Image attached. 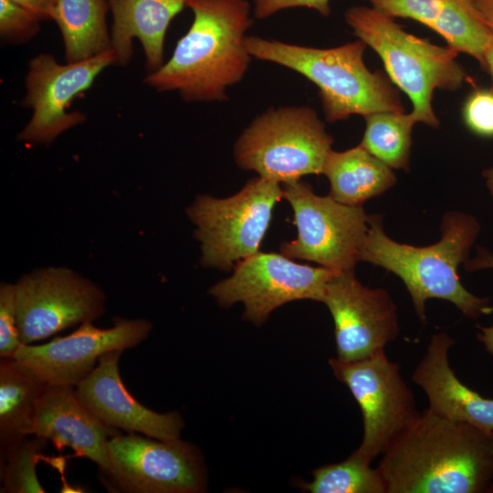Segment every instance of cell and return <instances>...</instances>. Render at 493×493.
I'll use <instances>...</instances> for the list:
<instances>
[{
  "label": "cell",
  "instance_id": "cell-28",
  "mask_svg": "<svg viewBox=\"0 0 493 493\" xmlns=\"http://www.w3.org/2000/svg\"><path fill=\"white\" fill-rule=\"evenodd\" d=\"M372 8L390 17L415 20L433 28L445 0H364Z\"/></svg>",
  "mask_w": 493,
  "mask_h": 493
},
{
  "label": "cell",
  "instance_id": "cell-24",
  "mask_svg": "<svg viewBox=\"0 0 493 493\" xmlns=\"http://www.w3.org/2000/svg\"><path fill=\"white\" fill-rule=\"evenodd\" d=\"M362 147L392 169L409 170L412 131L417 122L410 113L381 111L364 117Z\"/></svg>",
  "mask_w": 493,
  "mask_h": 493
},
{
  "label": "cell",
  "instance_id": "cell-33",
  "mask_svg": "<svg viewBox=\"0 0 493 493\" xmlns=\"http://www.w3.org/2000/svg\"><path fill=\"white\" fill-rule=\"evenodd\" d=\"M476 257L467 258L464 262V268L468 272H474L482 269H493V252L482 247L477 246Z\"/></svg>",
  "mask_w": 493,
  "mask_h": 493
},
{
  "label": "cell",
  "instance_id": "cell-20",
  "mask_svg": "<svg viewBox=\"0 0 493 493\" xmlns=\"http://www.w3.org/2000/svg\"><path fill=\"white\" fill-rule=\"evenodd\" d=\"M39 375L15 358L0 360V457L31 435L38 403L47 387Z\"/></svg>",
  "mask_w": 493,
  "mask_h": 493
},
{
  "label": "cell",
  "instance_id": "cell-14",
  "mask_svg": "<svg viewBox=\"0 0 493 493\" xmlns=\"http://www.w3.org/2000/svg\"><path fill=\"white\" fill-rule=\"evenodd\" d=\"M321 302L333 319L336 358L341 361L369 357L399 335L396 306L388 291L363 286L354 270L336 272Z\"/></svg>",
  "mask_w": 493,
  "mask_h": 493
},
{
  "label": "cell",
  "instance_id": "cell-19",
  "mask_svg": "<svg viewBox=\"0 0 493 493\" xmlns=\"http://www.w3.org/2000/svg\"><path fill=\"white\" fill-rule=\"evenodd\" d=\"M112 16L111 49L118 65H127L132 56V39L143 49L150 72L163 65V47L172 19L186 0H108Z\"/></svg>",
  "mask_w": 493,
  "mask_h": 493
},
{
  "label": "cell",
  "instance_id": "cell-5",
  "mask_svg": "<svg viewBox=\"0 0 493 493\" xmlns=\"http://www.w3.org/2000/svg\"><path fill=\"white\" fill-rule=\"evenodd\" d=\"M345 20L353 35L381 58L390 80L409 97L417 122L438 128L432 106L435 90L456 91L467 79L456 60L458 52L405 32L394 18L372 7H351Z\"/></svg>",
  "mask_w": 493,
  "mask_h": 493
},
{
  "label": "cell",
  "instance_id": "cell-6",
  "mask_svg": "<svg viewBox=\"0 0 493 493\" xmlns=\"http://www.w3.org/2000/svg\"><path fill=\"white\" fill-rule=\"evenodd\" d=\"M332 137L309 106H283L257 116L234 146L238 167L287 184L322 173Z\"/></svg>",
  "mask_w": 493,
  "mask_h": 493
},
{
  "label": "cell",
  "instance_id": "cell-15",
  "mask_svg": "<svg viewBox=\"0 0 493 493\" xmlns=\"http://www.w3.org/2000/svg\"><path fill=\"white\" fill-rule=\"evenodd\" d=\"M152 329V323L143 319H118L108 329L87 321L72 333L47 343L22 344L14 358L48 384L75 387L95 368L100 356L137 346Z\"/></svg>",
  "mask_w": 493,
  "mask_h": 493
},
{
  "label": "cell",
  "instance_id": "cell-16",
  "mask_svg": "<svg viewBox=\"0 0 493 493\" xmlns=\"http://www.w3.org/2000/svg\"><path fill=\"white\" fill-rule=\"evenodd\" d=\"M122 351L115 350L100 356L90 373L75 386L76 396L110 427L163 441L179 439L184 422L178 413L160 414L147 408L123 384L119 370Z\"/></svg>",
  "mask_w": 493,
  "mask_h": 493
},
{
  "label": "cell",
  "instance_id": "cell-34",
  "mask_svg": "<svg viewBox=\"0 0 493 493\" xmlns=\"http://www.w3.org/2000/svg\"><path fill=\"white\" fill-rule=\"evenodd\" d=\"M482 18L493 32V0H473Z\"/></svg>",
  "mask_w": 493,
  "mask_h": 493
},
{
  "label": "cell",
  "instance_id": "cell-8",
  "mask_svg": "<svg viewBox=\"0 0 493 493\" xmlns=\"http://www.w3.org/2000/svg\"><path fill=\"white\" fill-rule=\"evenodd\" d=\"M281 186L298 231L294 240L281 244V254L335 272L354 270L368 232L369 215L362 205H343L330 194L318 195L300 180Z\"/></svg>",
  "mask_w": 493,
  "mask_h": 493
},
{
  "label": "cell",
  "instance_id": "cell-23",
  "mask_svg": "<svg viewBox=\"0 0 493 493\" xmlns=\"http://www.w3.org/2000/svg\"><path fill=\"white\" fill-rule=\"evenodd\" d=\"M432 29L446 39L448 47L474 58L484 69L493 32L473 0H445Z\"/></svg>",
  "mask_w": 493,
  "mask_h": 493
},
{
  "label": "cell",
  "instance_id": "cell-35",
  "mask_svg": "<svg viewBox=\"0 0 493 493\" xmlns=\"http://www.w3.org/2000/svg\"><path fill=\"white\" fill-rule=\"evenodd\" d=\"M477 340L484 345L486 351L493 356V324L490 326L477 325Z\"/></svg>",
  "mask_w": 493,
  "mask_h": 493
},
{
  "label": "cell",
  "instance_id": "cell-29",
  "mask_svg": "<svg viewBox=\"0 0 493 493\" xmlns=\"http://www.w3.org/2000/svg\"><path fill=\"white\" fill-rule=\"evenodd\" d=\"M16 286L0 285V357L14 358L21 341L17 330Z\"/></svg>",
  "mask_w": 493,
  "mask_h": 493
},
{
  "label": "cell",
  "instance_id": "cell-30",
  "mask_svg": "<svg viewBox=\"0 0 493 493\" xmlns=\"http://www.w3.org/2000/svg\"><path fill=\"white\" fill-rule=\"evenodd\" d=\"M463 118L474 133L493 138V89H477L467 99Z\"/></svg>",
  "mask_w": 493,
  "mask_h": 493
},
{
  "label": "cell",
  "instance_id": "cell-27",
  "mask_svg": "<svg viewBox=\"0 0 493 493\" xmlns=\"http://www.w3.org/2000/svg\"><path fill=\"white\" fill-rule=\"evenodd\" d=\"M42 19L11 0H0V36L5 42L19 44L34 37Z\"/></svg>",
  "mask_w": 493,
  "mask_h": 493
},
{
  "label": "cell",
  "instance_id": "cell-31",
  "mask_svg": "<svg viewBox=\"0 0 493 493\" xmlns=\"http://www.w3.org/2000/svg\"><path fill=\"white\" fill-rule=\"evenodd\" d=\"M292 7L311 8L323 16L330 14V0H254V16L257 19H265Z\"/></svg>",
  "mask_w": 493,
  "mask_h": 493
},
{
  "label": "cell",
  "instance_id": "cell-17",
  "mask_svg": "<svg viewBox=\"0 0 493 493\" xmlns=\"http://www.w3.org/2000/svg\"><path fill=\"white\" fill-rule=\"evenodd\" d=\"M120 434L99 420L78 399L73 386L47 384L36 413L31 435L50 440L58 452L71 448L105 474L110 470L108 442Z\"/></svg>",
  "mask_w": 493,
  "mask_h": 493
},
{
  "label": "cell",
  "instance_id": "cell-2",
  "mask_svg": "<svg viewBox=\"0 0 493 493\" xmlns=\"http://www.w3.org/2000/svg\"><path fill=\"white\" fill-rule=\"evenodd\" d=\"M194 15L170 59L144 82L159 92L176 91L186 101H224L226 89L245 77L251 56L246 33L251 26L246 0H186Z\"/></svg>",
  "mask_w": 493,
  "mask_h": 493
},
{
  "label": "cell",
  "instance_id": "cell-9",
  "mask_svg": "<svg viewBox=\"0 0 493 493\" xmlns=\"http://www.w3.org/2000/svg\"><path fill=\"white\" fill-rule=\"evenodd\" d=\"M329 363L361 409L363 435L357 451L372 463L419 414L414 395L400 364L384 350L352 362L330 358Z\"/></svg>",
  "mask_w": 493,
  "mask_h": 493
},
{
  "label": "cell",
  "instance_id": "cell-21",
  "mask_svg": "<svg viewBox=\"0 0 493 493\" xmlns=\"http://www.w3.org/2000/svg\"><path fill=\"white\" fill-rule=\"evenodd\" d=\"M330 184V195L343 205L358 206L393 186V169L360 144L343 152L331 151L323 166Z\"/></svg>",
  "mask_w": 493,
  "mask_h": 493
},
{
  "label": "cell",
  "instance_id": "cell-26",
  "mask_svg": "<svg viewBox=\"0 0 493 493\" xmlns=\"http://www.w3.org/2000/svg\"><path fill=\"white\" fill-rule=\"evenodd\" d=\"M27 435L0 457V477L4 493H44L36 473L37 462L43 458L47 439Z\"/></svg>",
  "mask_w": 493,
  "mask_h": 493
},
{
  "label": "cell",
  "instance_id": "cell-7",
  "mask_svg": "<svg viewBox=\"0 0 493 493\" xmlns=\"http://www.w3.org/2000/svg\"><path fill=\"white\" fill-rule=\"evenodd\" d=\"M281 198V184L261 176L250 179L227 198L197 196L186 213L196 226L194 237L200 242L201 264L228 271L258 252L272 211Z\"/></svg>",
  "mask_w": 493,
  "mask_h": 493
},
{
  "label": "cell",
  "instance_id": "cell-37",
  "mask_svg": "<svg viewBox=\"0 0 493 493\" xmlns=\"http://www.w3.org/2000/svg\"><path fill=\"white\" fill-rule=\"evenodd\" d=\"M482 175L485 179L487 188L493 197V167L484 170Z\"/></svg>",
  "mask_w": 493,
  "mask_h": 493
},
{
  "label": "cell",
  "instance_id": "cell-22",
  "mask_svg": "<svg viewBox=\"0 0 493 493\" xmlns=\"http://www.w3.org/2000/svg\"><path fill=\"white\" fill-rule=\"evenodd\" d=\"M106 0H57L54 20L62 36L67 62L84 60L111 49Z\"/></svg>",
  "mask_w": 493,
  "mask_h": 493
},
{
  "label": "cell",
  "instance_id": "cell-1",
  "mask_svg": "<svg viewBox=\"0 0 493 493\" xmlns=\"http://www.w3.org/2000/svg\"><path fill=\"white\" fill-rule=\"evenodd\" d=\"M377 467L386 493H493L492 435L426 408Z\"/></svg>",
  "mask_w": 493,
  "mask_h": 493
},
{
  "label": "cell",
  "instance_id": "cell-36",
  "mask_svg": "<svg viewBox=\"0 0 493 493\" xmlns=\"http://www.w3.org/2000/svg\"><path fill=\"white\" fill-rule=\"evenodd\" d=\"M484 69H487L493 79V38L489 43L487 51L485 53V65Z\"/></svg>",
  "mask_w": 493,
  "mask_h": 493
},
{
  "label": "cell",
  "instance_id": "cell-3",
  "mask_svg": "<svg viewBox=\"0 0 493 493\" xmlns=\"http://www.w3.org/2000/svg\"><path fill=\"white\" fill-rule=\"evenodd\" d=\"M440 230L438 242L414 246L390 238L383 231L382 217L369 215L359 261L381 267L401 278L423 322L426 321L425 302L429 299L447 300L472 320L491 314L489 299L469 292L457 272L479 234L477 220L468 214L450 211L444 215Z\"/></svg>",
  "mask_w": 493,
  "mask_h": 493
},
{
  "label": "cell",
  "instance_id": "cell-12",
  "mask_svg": "<svg viewBox=\"0 0 493 493\" xmlns=\"http://www.w3.org/2000/svg\"><path fill=\"white\" fill-rule=\"evenodd\" d=\"M15 286L21 344L93 321L105 311L103 291L68 268L36 269L21 277Z\"/></svg>",
  "mask_w": 493,
  "mask_h": 493
},
{
  "label": "cell",
  "instance_id": "cell-10",
  "mask_svg": "<svg viewBox=\"0 0 493 493\" xmlns=\"http://www.w3.org/2000/svg\"><path fill=\"white\" fill-rule=\"evenodd\" d=\"M335 271L295 263L283 254L257 252L239 261L231 277L209 293L224 308L243 303V318L260 326L277 308L299 299L321 302Z\"/></svg>",
  "mask_w": 493,
  "mask_h": 493
},
{
  "label": "cell",
  "instance_id": "cell-4",
  "mask_svg": "<svg viewBox=\"0 0 493 493\" xmlns=\"http://www.w3.org/2000/svg\"><path fill=\"white\" fill-rule=\"evenodd\" d=\"M245 46L251 57L286 67L313 82L329 122L351 115L404 112L390 79L366 67L363 55L367 45L361 39L317 48L250 36L246 37Z\"/></svg>",
  "mask_w": 493,
  "mask_h": 493
},
{
  "label": "cell",
  "instance_id": "cell-38",
  "mask_svg": "<svg viewBox=\"0 0 493 493\" xmlns=\"http://www.w3.org/2000/svg\"><path fill=\"white\" fill-rule=\"evenodd\" d=\"M492 444H493V435H492Z\"/></svg>",
  "mask_w": 493,
  "mask_h": 493
},
{
  "label": "cell",
  "instance_id": "cell-32",
  "mask_svg": "<svg viewBox=\"0 0 493 493\" xmlns=\"http://www.w3.org/2000/svg\"><path fill=\"white\" fill-rule=\"evenodd\" d=\"M35 13L42 20L52 19L57 0H11Z\"/></svg>",
  "mask_w": 493,
  "mask_h": 493
},
{
  "label": "cell",
  "instance_id": "cell-13",
  "mask_svg": "<svg viewBox=\"0 0 493 493\" xmlns=\"http://www.w3.org/2000/svg\"><path fill=\"white\" fill-rule=\"evenodd\" d=\"M117 64L112 49L92 58L59 64L47 53L29 62L23 105L32 116L18 134V140L30 144L51 143L67 130L86 121L79 111L68 112L72 100L89 89L108 67Z\"/></svg>",
  "mask_w": 493,
  "mask_h": 493
},
{
  "label": "cell",
  "instance_id": "cell-11",
  "mask_svg": "<svg viewBox=\"0 0 493 493\" xmlns=\"http://www.w3.org/2000/svg\"><path fill=\"white\" fill-rule=\"evenodd\" d=\"M115 488L128 493H199L206 487L202 456L192 444L163 441L135 433L118 434L108 442Z\"/></svg>",
  "mask_w": 493,
  "mask_h": 493
},
{
  "label": "cell",
  "instance_id": "cell-18",
  "mask_svg": "<svg viewBox=\"0 0 493 493\" xmlns=\"http://www.w3.org/2000/svg\"><path fill=\"white\" fill-rule=\"evenodd\" d=\"M453 344L446 333L434 334L412 380L425 392L433 412L493 435V398L483 397L457 378L448 361Z\"/></svg>",
  "mask_w": 493,
  "mask_h": 493
},
{
  "label": "cell",
  "instance_id": "cell-25",
  "mask_svg": "<svg viewBox=\"0 0 493 493\" xmlns=\"http://www.w3.org/2000/svg\"><path fill=\"white\" fill-rule=\"evenodd\" d=\"M355 450L348 458L313 470V478L302 483L310 493H386L378 467Z\"/></svg>",
  "mask_w": 493,
  "mask_h": 493
}]
</instances>
